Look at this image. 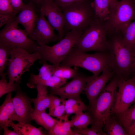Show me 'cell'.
<instances>
[{"mask_svg": "<svg viewBox=\"0 0 135 135\" xmlns=\"http://www.w3.org/2000/svg\"><path fill=\"white\" fill-rule=\"evenodd\" d=\"M107 53L111 69L114 76L119 79L130 78L131 68L135 58L132 51L124 44L121 33L108 34Z\"/></svg>", "mask_w": 135, "mask_h": 135, "instance_id": "1", "label": "cell"}, {"mask_svg": "<svg viewBox=\"0 0 135 135\" xmlns=\"http://www.w3.org/2000/svg\"><path fill=\"white\" fill-rule=\"evenodd\" d=\"M108 32L106 21L96 18L80 36L72 50L78 52L94 51L107 53Z\"/></svg>", "mask_w": 135, "mask_h": 135, "instance_id": "2", "label": "cell"}, {"mask_svg": "<svg viewBox=\"0 0 135 135\" xmlns=\"http://www.w3.org/2000/svg\"><path fill=\"white\" fill-rule=\"evenodd\" d=\"M91 1H82L60 8L64 18L65 34L72 30L83 34L88 29L96 18Z\"/></svg>", "mask_w": 135, "mask_h": 135, "instance_id": "3", "label": "cell"}, {"mask_svg": "<svg viewBox=\"0 0 135 135\" xmlns=\"http://www.w3.org/2000/svg\"><path fill=\"white\" fill-rule=\"evenodd\" d=\"M60 66L80 67L88 70L96 76L102 72L111 69L110 61L107 53L96 52L93 54L78 52L71 50L61 62Z\"/></svg>", "mask_w": 135, "mask_h": 135, "instance_id": "4", "label": "cell"}, {"mask_svg": "<svg viewBox=\"0 0 135 135\" xmlns=\"http://www.w3.org/2000/svg\"><path fill=\"white\" fill-rule=\"evenodd\" d=\"M82 34L72 30L67 32L62 39L52 46H39L34 53L41 56L42 59L39 61L40 63L42 64L44 62L48 61L56 66H60Z\"/></svg>", "mask_w": 135, "mask_h": 135, "instance_id": "5", "label": "cell"}, {"mask_svg": "<svg viewBox=\"0 0 135 135\" xmlns=\"http://www.w3.org/2000/svg\"><path fill=\"white\" fill-rule=\"evenodd\" d=\"M119 80L114 76L109 83L88 107V112L94 121H104L112 115Z\"/></svg>", "mask_w": 135, "mask_h": 135, "instance_id": "6", "label": "cell"}, {"mask_svg": "<svg viewBox=\"0 0 135 135\" xmlns=\"http://www.w3.org/2000/svg\"><path fill=\"white\" fill-rule=\"evenodd\" d=\"M135 20V6L132 0H120L110 6L106 20L108 34L121 33Z\"/></svg>", "mask_w": 135, "mask_h": 135, "instance_id": "7", "label": "cell"}, {"mask_svg": "<svg viewBox=\"0 0 135 135\" xmlns=\"http://www.w3.org/2000/svg\"><path fill=\"white\" fill-rule=\"evenodd\" d=\"M41 59V56L38 53H29L20 48H12L7 65L8 83L20 84L22 75L29 71L30 67L36 61Z\"/></svg>", "mask_w": 135, "mask_h": 135, "instance_id": "8", "label": "cell"}, {"mask_svg": "<svg viewBox=\"0 0 135 135\" xmlns=\"http://www.w3.org/2000/svg\"><path fill=\"white\" fill-rule=\"evenodd\" d=\"M15 18L0 31V42L11 48H17L29 53H34L39 45L29 38L25 29L19 28Z\"/></svg>", "mask_w": 135, "mask_h": 135, "instance_id": "9", "label": "cell"}, {"mask_svg": "<svg viewBox=\"0 0 135 135\" xmlns=\"http://www.w3.org/2000/svg\"><path fill=\"white\" fill-rule=\"evenodd\" d=\"M112 114L127 110L135 103V79H119Z\"/></svg>", "mask_w": 135, "mask_h": 135, "instance_id": "10", "label": "cell"}, {"mask_svg": "<svg viewBox=\"0 0 135 135\" xmlns=\"http://www.w3.org/2000/svg\"><path fill=\"white\" fill-rule=\"evenodd\" d=\"M40 12L34 28L29 37L39 46L58 41V35L54 32V29L46 19L41 8Z\"/></svg>", "mask_w": 135, "mask_h": 135, "instance_id": "11", "label": "cell"}, {"mask_svg": "<svg viewBox=\"0 0 135 135\" xmlns=\"http://www.w3.org/2000/svg\"><path fill=\"white\" fill-rule=\"evenodd\" d=\"M88 76L79 72L71 80L62 86L57 88H50V94L58 96L62 100L80 98V95L85 90Z\"/></svg>", "mask_w": 135, "mask_h": 135, "instance_id": "12", "label": "cell"}, {"mask_svg": "<svg viewBox=\"0 0 135 135\" xmlns=\"http://www.w3.org/2000/svg\"><path fill=\"white\" fill-rule=\"evenodd\" d=\"M12 99L14 111L12 121L20 124L30 123L31 115L34 110L31 106L33 98L20 90Z\"/></svg>", "mask_w": 135, "mask_h": 135, "instance_id": "13", "label": "cell"}, {"mask_svg": "<svg viewBox=\"0 0 135 135\" xmlns=\"http://www.w3.org/2000/svg\"><path fill=\"white\" fill-rule=\"evenodd\" d=\"M40 8L50 24L57 31L58 41L62 39L65 35V22L60 8L55 3L54 0H45L40 4Z\"/></svg>", "mask_w": 135, "mask_h": 135, "instance_id": "14", "label": "cell"}, {"mask_svg": "<svg viewBox=\"0 0 135 135\" xmlns=\"http://www.w3.org/2000/svg\"><path fill=\"white\" fill-rule=\"evenodd\" d=\"M114 76L113 72L108 70L102 72L100 75L97 76L92 75L88 76L84 91L89 101V107Z\"/></svg>", "mask_w": 135, "mask_h": 135, "instance_id": "15", "label": "cell"}, {"mask_svg": "<svg viewBox=\"0 0 135 135\" xmlns=\"http://www.w3.org/2000/svg\"><path fill=\"white\" fill-rule=\"evenodd\" d=\"M38 18L33 2H30L25 4L14 20L18 24H21L24 26L29 37L34 28Z\"/></svg>", "mask_w": 135, "mask_h": 135, "instance_id": "16", "label": "cell"}, {"mask_svg": "<svg viewBox=\"0 0 135 135\" xmlns=\"http://www.w3.org/2000/svg\"><path fill=\"white\" fill-rule=\"evenodd\" d=\"M11 93L8 94L4 102L0 107V126L3 129L5 127H10L13 121L12 118L14 114Z\"/></svg>", "mask_w": 135, "mask_h": 135, "instance_id": "17", "label": "cell"}, {"mask_svg": "<svg viewBox=\"0 0 135 135\" xmlns=\"http://www.w3.org/2000/svg\"><path fill=\"white\" fill-rule=\"evenodd\" d=\"M47 86L41 84L37 85L36 87L37 91L36 97L33 98L34 110L39 111H45L49 108L50 99L48 94Z\"/></svg>", "mask_w": 135, "mask_h": 135, "instance_id": "18", "label": "cell"}, {"mask_svg": "<svg viewBox=\"0 0 135 135\" xmlns=\"http://www.w3.org/2000/svg\"><path fill=\"white\" fill-rule=\"evenodd\" d=\"M42 65L39 69L37 75L30 73L27 86L30 88L36 87V84L38 82L48 80L52 75L55 66L48 64L46 62H44Z\"/></svg>", "mask_w": 135, "mask_h": 135, "instance_id": "19", "label": "cell"}, {"mask_svg": "<svg viewBox=\"0 0 135 135\" xmlns=\"http://www.w3.org/2000/svg\"><path fill=\"white\" fill-rule=\"evenodd\" d=\"M103 130L107 135H128L122 125L112 115L104 121Z\"/></svg>", "mask_w": 135, "mask_h": 135, "instance_id": "20", "label": "cell"}, {"mask_svg": "<svg viewBox=\"0 0 135 135\" xmlns=\"http://www.w3.org/2000/svg\"><path fill=\"white\" fill-rule=\"evenodd\" d=\"M32 120L41 126L48 131L50 130L57 121L45 111H39L34 110L31 115Z\"/></svg>", "mask_w": 135, "mask_h": 135, "instance_id": "21", "label": "cell"}, {"mask_svg": "<svg viewBox=\"0 0 135 135\" xmlns=\"http://www.w3.org/2000/svg\"><path fill=\"white\" fill-rule=\"evenodd\" d=\"M10 126L12 127L18 135H44L41 127L37 128L30 123H14L12 121Z\"/></svg>", "mask_w": 135, "mask_h": 135, "instance_id": "22", "label": "cell"}, {"mask_svg": "<svg viewBox=\"0 0 135 135\" xmlns=\"http://www.w3.org/2000/svg\"><path fill=\"white\" fill-rule=\"evenodd\" d=\"M62 103L64 105L66 114L69 115L76 114L88 110V107L80 98H71L62 100Z\"/></svg>", "mask_w": 135, "mask_h": 135, "instance_id": "23", "label": "cell"}, {"mask_svg": "<svg viewBox=\"0 0 135 135\" xmlns=\"http://www.w3.org/2000/svg\"><path fill=\"white\" fill-rule=\"evenodd\" d=\"M92 3L96 18L102 21L107 20L109 14V0H94Z\"/></svg>", "mask_w": 135, "mask_h": 135, "instance_id": "24", "label": "cell"}, {"mask_svg": "<svg viewBox=\"0 0 135 135\" xmlns=\"http://www.w3.org/2000/svg\"><path fill=\"white\" fill-rule=\"evenodd\" d=\"M112 115L122 125L128 133L129 127L135 120V103L125 111Z\"/></svg>", "mask_w": 135, "mask_h": 135, "instance_id": "25", "label": "cell"}, {"mask_svg": "<svg viewBox=\"0 0 135 135\" xmlns=\"http://www.w3.org/2000/svg\"><path fill=\"white\" fill-rule=\"evenodd\" d=\"M72 127L78 129L87 128L93 122V119L88 112H82L72 116L70 120Z\"/></svg>", "mask_w": 135, "mask_h": 135, "instance_id": "26", "label": "cell"}, {"mask_svg": "<svg viewBox=\"0 0 135 135\" xmlns=\"http://www.w3.org/2000/svg\"><path fill=\"white\" fill-rule=\"evenodd\" d=\"M122 34L124 44L132 51L135 48V21L128 25Z\"/></svg>", "mask_w": 135, "mask_h": 135, "instance_id": "27", "label": "cell"}, {"mask_svg": "<svg viewBox=\"0 0 135 135\" xmlns=\"http://www.w3.org/2000/svg\"><path fill=\"white\" fill-rule=\"evenodd\" d=\"M104 126V121H94L90 128L78 129L74 128L73 130L77 131L81 135H107L103 130Z\"/></svg>", "mask_w": 135, "mask_h": 135, "instance_id": "28", "label": "cell"}, {"mask_svg": "<svg viewBox=\"0 0 135 135\" xmlns=\"http://www.w3.org/2000/svg\"><path fill=\"white\" fill-rule=\"evenodd\" d=\"M12 48L0 42V76L1 78H6V74L4 72L7 66Z\"/></svg>", "mask_w": 135, "mask_h": 135, "instance_id": "29", "label": "cell"}, {"mask_svg": "<svg viewBox=\"0 0 135 135\" xmlns=\"http://www.w3.org/2000/svg\"><path fill=\"white\" fill-rule=\"evenodd\" d=\"M53 75L67 80L73 78L78 73L77 69L66 66H55Z\"/></svg>", "mask_w": 135, "mask_h": 135, "instance_id": "30", "label": "cell"}, {"mask_svg": "<svg viewBox=\"0 0 135 135\" xmlns=\"http://www.w3.org/2000/svg\"><path fill=\"white\" fill-rule=\"evenodd\" d=\"M67 80L52 75L48 80L38 82L36 83V86L38 84H41L50 88H57L66 84Z\"/></svg>", "mask_w": 135, "mask_h": 135, "instance_id": "31", "label": "cell"}, {"mask_svg": "<svg viewBox=\"0 0 135 135\" xmlns=\"http://www.w3.org/2000/svg\"><path fill=\"white\" fill-rule=\"evenodd\" d=\"M20 90V84L16 83L10 84L6 79L1 78L0 80V98L5 94Z\"/></svg>", "mask_w": 135, "mask_h": 135, "instance_id": "32", "label": "cell"}, {"mask_svg": "<svg viewBox=\"0 0 135 135\" xmlns=\"http://www.w3.org/2000/svg\"><path fill=\"white\" fill-rule=\"evenodd\" d=\"M48 135H68V133L63 129L62 126V122L59 119L53 127L48 131Z\"/></svg>", "mask_w": 135, "mask_h": 135, "instance_id": "33", "label": "cell"}, {"mask_svg": "<svg viewBox=\"0 0 135 135\" xmlns=\"http://www.w3.org/2000/svg\"><path fill=\"white\" fill-rule=\"evenodd\" d=\"M14 12L9 0H0V14H10Z\"/></svg>", "mask_w": 135, "mask_h": 135, "instance_id": "34", "label": "cell"}, {"mask_svg": "<svg viewBox=\"0 0 135 135\" xmlns=\"http://www.w3.org/2000/svg\"><path fill=\"white\" fill-rule=\"evenodd\" d=\"M66 113L64 104L62 103L52 111L49 112L48 114L51 116L59 119Z\"/></svg>", "mask_w": 135, "mask_h": 135, "instance_id": "35", "label": "cell"}, {"mask_svg": "<svg viewBox=\"0 0 135 135\" xmlns=\"http://www.w3.org/2000/svg\"><path fill=\"white\" fill-rule=\"evenodd\" d=\"M15 12L10 14H0V28L6 25L17 16Z\"/></svg>", "mask_w": 135, "mask_h": 135, "instance_id": "36", "label": "cell"}, {"mask_svg": "<svg viewBox=\"0 0 135 135\" xmlns=\"http://www.w3.org/2000/svg\"><path fill=\"white\" fill-rule=\"evenodd\" d=\"M50 99V105L49 108V112H50L59 106L62 100L55 95L50 94L49 95Z\"/></svg>", "mask_w": 135, "mask_h": 135, "instance_id": "37", "label": "cell"}, {"mask_svg": "<svg viewBox=\"0 0 135 135\" xmlns=\"http://www.w3.org/2000/svg\"><path fill=\"white\" fill-rule=\"evenodd\" d=\"M14 12L18 14L24 8L25 4L22 0H9Z\"/></svg>", "mask_w": 135, "mask_h": 135, "instance_id": "38", "label": "cell"}, {"mask_svg": "<svg viewBox=\"0 0 135 135\" xmlns=\"http://www.w3.org/2000/svg\"><path fill=\"white\" fill-rule=\"evenodd\" d=\"M86 0H54L55 3L60 8L68 6L74 3Z\"/></svg>", "mask_w": 135, "mask_h": 135, "instance_id": "39", "label": "cell"}, {"mask_svg": "<svg viewBox=\"0 0 135 135\" xmlns=\"http://www.w3.org/2000/svg\"><path fill=\"white\" fill-rule=\"evenodd\" d=\"M4 130V135H18V134L14 130L12 131L10 130L8 127H4L3 128Z\"/></svg>", "mask_w": 135, "mask_h": 135, "instance_id": "40", "label": "cell"}, {"mask_svg": "<svg viewBox=\"0 0 135 135\" xmlns=\"http://www.w3.org/2000/svg\"><path fill=\"white\" fill-rule=\"evenodd\" d=\"M128 133V135H135V120L129 127Z\"/></svg>", "mask_w": 135, "mask_h": 135, "instance_id": "41", "label": "cell"}, {"mask_svg": "<svg viewBox=\"0 0 135 135\" xmlns=\"http://www.w3.org/2000/svg\"><path fill=\"white\" fill-rule=\"evenodd\" d=\"M130 78H132L135 79V58L131 68Z\"/></svg>", "mask_w": 135, "mask_h": 135, "instance_id": "42", "label": "cell"}, {"mask_svg": "<svg viewBox=\"0 0 135 135\" xmlns=\"http://www.w3.org/2000/svg\"><path fill=\"white\" fill-rule=\"evenodd\" d=\"M31 2L33 3L39 5L40 6V4L44 1L45 0H30Z\"/></svg>", "mask_w": 135, "mask_h": 135, "instance_id": "43", "label": "cell"}, {"mask_svg": "<svg viewBox=\"0 0 135 135\" xmlns=\"http://www.w3.org/2000/svg\"><path fill=\"white\" fill-rule=\"evenodd\" d=\"M118 0H109L110 6L114 4Z\"/></svg>", "mask_w": 135, "mask_h": 135, "instance_id": "44", "label": "cell"}, {"mask_svg": "<svg viewBox=\"0 0 135 135\" xmlns=\"http://www.w3.org/2000/svg\"><path fill=\"white\" fill-rule=\"evenodd\" d=\"M132 54L134 56L135 58V48L132 51Z\"/></svg>", "mask_w": 135, "mask_h": 135, "instance_id": "45", "label": "cell"}, {"mask_svg": "<svg viewBox=\"0 0 135 135\" xmlns=\"http://www.w3.org/2000/svg\"><path fill=\"white\" fill-rule=\"evenodd\" d=\"M134 3V4L135 6V0H132Z\"/></svg>", "mask_w": 135, "mask_h": 135, "instance_id": "46", "label": "cell"}, {"mask_svg": "<svg viewBox=\"0 0 135 135\" xmlns=\"http://www.w3.org/2000/svg\"></svg>", "mask_w": 135, "mask_h": 135, "instance_id": "47", "label": "cell"}]
</instances>
